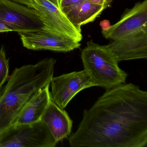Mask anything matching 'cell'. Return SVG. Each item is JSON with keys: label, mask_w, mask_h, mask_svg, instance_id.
Returning a JSON list of instances; mask_svg holds the SVG:
<instances>
[{"label": "cell", "mask_w": 147, "mask_h": 147, "mask_svg": "<svg viewBox=\"0 0 147 147\" xmlns=\"http://www.w3.org/2000/svg\"><path fill=\"white\" fill-rule=\"evenodd\" d=\"M51 2L59 7V0H49Z\"/></svg>", "instance_id": "ffe728a7"}, {"label": "cell", "mask_w": 147, "mask_h": 147, "mask_svg": "<svg viewBox=\"0 0 147 147\" xmlns=\"http://www.w3.org/2000/svg\"><path fill=\"white\" fill-rule=\"evenodd\" d=\"M13 32L12 30L5 24L0 22V32Z\"/></svg>", "instance_id": "e0dca14e"}, {"label": "cell", "mask_w": 147, "mask_h": 147, "mask_svg": "<svg viewBox=\"0 0 147 147\" xmlns=\"http://www.w3.org/2000/svg\"><path fill=\"white\" fill-rule=\"evenodd\" d=\"M49 88L50 85H48L31 96L22 108L13 125L33 123L41 120L51 100Z\"/></svg>", "instance_id": "7c38bea8"}, {"label": "cell", "mask_w": 147, "mask_h": 147, "mask_svg": "<svg viewBox=\"0 0 147 147\" xmlns=\"http://www.w3.org/2000/svg\"><path fill=\"white\" fill-rule=\"evenodd\" d=\"M0 22L18 32L37 31L44 27L33 8L11 0H0Z\"/></svg>", "instance_id": "8992f818"}, {"label": "cell", "mask_w": 147, "mask_h": 147, "mask_svg": "<svg viewBox=\"0 0 147 147\" xmlns=\"http://www.w3.org/2000/svg\"><path fill=\"white\" fill-rule=\"evenodd\" d=\"M23 46L33 50L67 52L79 48L81 44L71 38L44 29L35 32H18Z\"/></svg>", "instance_id": "ba28073f"}, {"label": "cell", "mask_w": 147, "mask_h": 147, "mask_svg": "<svg viewBox=\"0 0 147 147\" xmlns=\"http://www.w3.org/2000/svg\"><path fill=\"white\" fill-rule=\"evenodd\" d=\"M41 120L47 125L57 143L71 135L73 121L67 113L50 100Z\"/></svg>", "instance_id": "8fae6325"}, {"label": "cell", "mask_w": 147, "mask_h": 147, "mask_svg": "<svg viewBox=\"0 0 147 147\" xmlns=\"http://www.w3.org/2000/svg\"><path fill=\"white\" fill-rule=\"evenodd\" d=\"M88 1L98 5L105 6L107 7L110 6L112 2V0H88Z\"/></svg>", "instance_id": "2e32d148"}, {"label": "cell", "mask_w": 147, "mask_h": 147, "mask_svg": "<svg viewBox=\"0 0 147 147\" xmlns=\"http://www.w3.org/2000/svg\"><path fill=\"white\" fill-rule=\"evenodd\" d=\"M11 1H15V2L20 3V4H23V5H25L31 7L30 0H11Z\"/></svg>", "instance_id": "d6986e66"}, {"label": "cell", "mask_w": 147, "mask_h": 147, "mask_svg": "<svg viewBox=\"0 0 147 147\" xmlns=\"http://www.w3.org/2000/svg\"><path fill=\"white\" fill-rule=\"evenodd\" d=\"M83 116L69 136L71 147L147 146V92L136 85L106 90Z\"/></svg>", "instance_id": "6da1fadb"}, {"label": "cell", "mask_w": 147, "mask_h": 147, "mask_svg": "<svg viewBox=\"0 0 147 147\" xmlns=\"http://www.w3.org/2000/svg\"><path fill=\"white\" fill-rule=\"evenodd\" d=\"M81 58L84 70L94 86L108 90L125 82L127 73L119 67V62L107 45L88 41Z\"/></svg>", "instance_id": "3957f363"}, {"label": "cell", "mask_w": 147, "mask_h": 147, "mask_svg": "<svg viewBox=\"0 0 147 147\" xmlns=\"http://www.w3.org/2000/svg\"><path fill=\"white\" fill-rule=\"evenodd\" d=\"M56 60L47 58L15 69L0 89V135L13 125L35 93L50 85Z\"/></svg>", "instance_id": "7a4b0ae2"}, {"label": "cell", "mask_w": 147, "mask_h": 147, "mask_svg": "<svg viewBox=\"0 0 147 147\" xmlns=\"http://www.w3.org/2000/svg\"><path fill=\"white\" fill-rule=\"evenodd\" d=\"M107 8L105 6L84 0L65 14L71 23L78 30H81V26L94 21Z\"/></svg>", "instance_id": "4fadbf2b"}, {"label": "cell", "mask_w": 147, "mask_h": 147, "mask_svg": "<svg viewBox=\"0 0 147 147\" xmlns=\"http://www.w3.org/2000/svg\"><path fill=\"white\" fill-rule=\"evenodd\" d=\"M84 0H59V8L64 13H67Z\"/></svg>", "instance_id": "9a60e30c"}, {"label": "cell", "mask_w": 147, "mask_h": 147, "mask_svg": "<svg viewBox=\"0 0 147 147\" xmlns=\"http://www.w3.org/2000/svg\"><path fill=\"white\" fill-rule=\"evenodd\" d=\"M9 60L6 55L3 47L0 48V88L7 81L9 78Z\"/></svg>", "instance_id": "5bb4252c"}, {"label": "cell", "mask_w": 147, "mask_h": 147, "mask_svg": "<svg viewBox=\"0 0 147 147\" xmlns=\"http://www.w3.org/2000/svg\"><path fill=\"white\" fill-rule=\"evenodd\" d=\"M118 61L147 58V26L107 45Z\"/></svg>", "instance_id": "9c48e42d"}, {"label": "cell", "mask_w": 147, "mask_h": 147, "mask_svg": "<svg viewBox=\"0 0 147 147\" xmlns=\"http://www.w3.org/2000/svg\"><path fill=\"white\" fill-rule=\"evenodd\" d=\"M50 85L51 100L63 109L82 90L95 86L84 70L53 77Z\"/></svg>", "instance_id": "52a82bcc"}, {"label": "cell", "mask_w": 147, "mask_h": 147, "mask_svg": "<svg viewBox=\"0 0 147 147\" xmlns=\"http://www.w3.org/2000/svg\"><path fill=\"white\" fill-rule=\"evenodd\" d=\"M33 8L43 25V29L71 38L78 42L82 39L81 30L69 21L66 14L49 0H30Z\"/></svg>", "instance_id": "5b68a950"}, {"label": "cell", "mask_w": 147, "mask_h": 147, "mask_svg": "<svg viewBox=\"0 0 147 147\" xmlns=\"http://www.w3.org/2000/svg\"><path fill=\"white\" fill-rule=\"evenodd\" d=\"M57 143L42 120L12 125L0 135V147H54Z\"/></svg>", "instance_id": "277c9868"}, {"label": "cell", "mask_w": 147, "mask_h": 147, "mask_svg": "<svg viewBox=\"0 0 147 147\" xmlns=\"http://www.w3.org/2000/svg\"><path fill=\"white\" fill-rule=\"evenodd\" d=\"M110 25L111 24H110V22L107 20H104V21H102L100 24L102 30H105L108 29L111 26Z\"/></svg>", "instance_id": "ac0fdd59"}, {"label": "cell", "mask_w": 147, "mask_h": 147, "mask_svg": "<svg viewBox=\"0 0 147 147\" xmlns=\"http://www.w3.org/2000/svg\"><path fill=\"white\" fill-rule=\"evenodd\" d=\"M147 26V0L136 3L126 12L120 20L105 30H102L106 39H118Z\"/></svg>", "instance_id": "30bf717a"}]
</instances>
